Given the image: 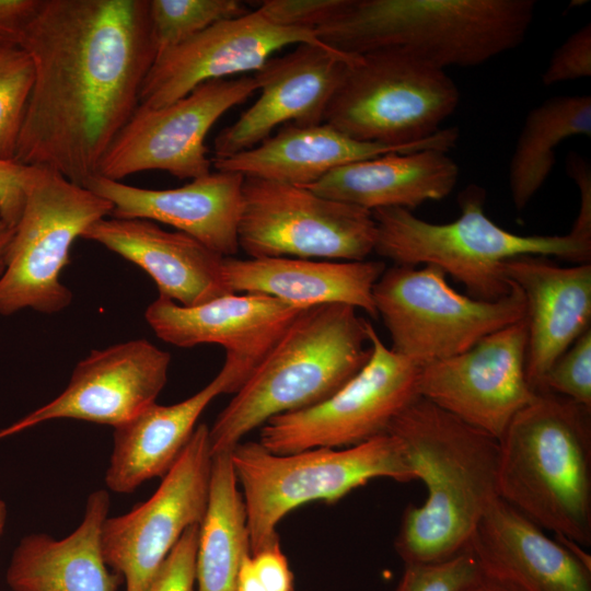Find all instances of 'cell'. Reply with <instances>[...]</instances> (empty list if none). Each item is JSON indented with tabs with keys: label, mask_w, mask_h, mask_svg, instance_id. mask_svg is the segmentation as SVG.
Masks as SVG:
<instances>
[{
	"label": "cell",
	"mask_w": 591,
	"mask_h": 591,
	"mask_svg": "<svg viewBox=\"0 0 591 591\" xmlns=\"http://www.w3.org/2000/svg\"><path fill=\"white\" fill-rule=\"evenodd\" d=\"M447 153L438 149L386 153L340 166L306 188L370 211L389 207L412 211L452 193L459 166Z\"/></svg>",
	"instance_id": "26"
},
{
	"label": "cell",
	"mask_w": 591,
	"mask_h": 591,
	"mask_svg": "<svg viewBox=\"0 0 591 591\" xmlns=\"http://www.w3.org/2000/svg\"><path fill=\"white\" fill-rule=\"evenodd\" d=\"M352 55L321 44H299L280 57H270L254 78L258 100L213 141V159L248 150L281 124L313 126L324 123Z\"/></svg>",
	"instance_id": "19"
},
{
	"label": "cell",
	"mask_w": 591,
	"mask_h": 591,
	"mask_svg": "<svg viewBox=\"0 0 591 591\" xmlns=\"http://www.w3.org/2000/svg\"><path fill=\"white\" fill-rule=\"evenodd\" d=\"M479 571L475 557L465 548L443 561L405 565L394 591H462Z\"/></svg>",
	"instance_id": "34"
},
{
	"label": "cell",
	"mask_w": 591,
	"mask_h": 591,
	"mask_svg": "<svg viewBox=\"0 0 591 591\" xmlns=\"http://www.w3.org/2000/svg\"><path fill=\"white\" fill-rule=\"evenodd\" d=\"M577 136H591L590 95L554 96L528 113L508 171L515 209L525 208L552 173L556 148Z\"/></svg>",
	"instance_id": "30"
},
{
	"label": "cell",
	"mask_w": 591,
	"mask_h": 591,
	"mask_svg": "<svg viewBox=\"0 0 591 591\" xmlns=\"http://www.w3.org/2000/svg\"><path fill=\"white\" fill-rule=\"evenodd\" d=\"M13 234L14 228L9 225L0 213V278L7 267Z\"/></svg>",
	"instance_id": "43"
},
{
	"label": "cell",
	"mask_w": 591,
	"mask_h": 591,
	"mask_svg": "<svg viewBox=\"0 0 591 591\" xmlns=\"http://www.w3.org/2000/svg\"><path fill=\"white\" fill-rule=\"evenodd\" d=\"M542 391L591 408V327L553 363L543 378Z\"/></svg>",
	"instance_id": "33"
},
{
	"label": "cell",
	"mask_w": 591,
	"mask_h": 591,
	"mask_svg": "<svg viewBox=\"0 0 591 591\" xmlns=\"http://www.w3.org/2000/svg\"><path fill=\"white\" fill-rule=\"evenodd\" d=\"M199 526L183 533L146 591H194Z\"/></svg>",
	"instance_id": "36"
},
{
	"label": "cell",
	"mask_w": 591,
	"mask_h": 591,
	"mask_svg": "<svg viewBox=\"0 0 591 591\" xmlns=\"http://www.w3.org/2000/svg\"><path fill=\"white\" fill-rule=\"evenodd\" d=\"M247 553L246 512L230 451L217 453L212 455L208 505L199 526L196 591H237Z\"/></svg>",
	"instance_id": "29"
},
{
	"label": "cell",
	"mask_w": 591,
	"mask_h": 591,
	"mask_svg": "<svg viewBox=\"0 0 591 591\" xmlns=\"http://www.w3.org/2000/svg\"><path fill=\"white\" fill-rule=\"evenodd\" d=\"M246 512L250 551L279 542L277 526L312 501L333 503L379 477L416 480L399 441L386 432L362 443L276 454L256 441L230 451Z\"/></svg>",
	"instance_id": "8"
},
{
	"label": "cell",
	"mask_w": 591,
	"mask_h": 591,
	"mask_svg": "<svg viewBox=\"0 0 591 591\" xmlns=\"http://www.w3.org/2000/svg\"><path fill=\"white\" fill-rule=\"evenodd\" d=\"M250 12L239 0H149L157 56L221 21ZM157 58V57H155Z\"/></svg>",
	"instance_id": "31"
},
{
	"label": "cell",
	"mask_w": 591,
	"mask_h": 591,
	"mask_svg": "<svg viewBox=\"0 0 591 591\" xmlns=\"http://www.w3.org/2000/svg\"><path fill=\"white\" fill-rule=\"evenodd\" d=\"M321 43L314 31L279 26L255 9L158 55L143 81L139 105L171 104L207 81L257 71L282 47Z\"/></svg>",
	"instance_id": "18"
},
{
	"label": "cell",
	"mask_w": 591,
	"mask_h": 591,
	"mask_svg": "<svg viewBox=\"0 0 591 591\" xmlns=\"http://www.w3.org/2000/svg\"><path fill=\"white\" fill-rule=\"evenodd\" d=\"M243 182L240 174L215 170L177 188H141L100 175L84 187L112 202V218L167 224L230 257L239 251Z\"/></svg>",
	"instance_id": "21"
},
{
	"label": "cell",
	"mask_w": 591,
	"mask_h": 591,
	"mask_svg": "<svg viewBox=\"0 0 591 591\" xmlns=\"http://www.w3.org/2000/svg\"><path fill=\"white\" fill-rule=\"evenodd\" d=\"M375 239L368 209L306 187L244 177L237 240L251 258L364 260Z\"/></svg>",
	"instance_id": "11"
},
{
	"label": "cell",
	"mask_w": 591,
	"mask_h": 591,
	"mask_svg": "<svg viewBox=\"0 0 591 591\" xmlns=\"http://www.w3.org/2000/svg\"><path fill=\"white\" fill-rule=\"evenodd\" d=\"M43 0H0V46L19 45Z\"/></svg>",
	"instance_id": "40"
},
{
	"label": "cell",
	"mask_w": 591,
	"mask_h": 591,
	"mask_svg": "<svg viewBox=\"0 0 591 591\" xmlns=\"http://www.w3.org/2000/svg\"><path fill=\"white\" fill-rule=\"evenodd\" d=\"M255 91L254 76H242L207 81L161 107L138 105L102 158L96 175L121 181L158 170L192 181L209 174L212 161L205 143L209 130Z\"/></svg>",
	"instance_id": "13"
},
{
	"label": "cell",
	"mask_w": 591,
	"mask_h": 591,
	"mask_svg": "<svg viewBox=\"0 0 591 591\" xmlns=\"http://www.w3.org/2000/svg\"><path fill=\"white\" fill-rule=\"evenodd\" d=\"M534 10L533 0H348L314 32L347 55L401 49L445 70L479 66L517 48Z\"/></svg>",
	"instance_id": "4"
},
{
	"label": "cell",
	"mask_w": 591,
	"mask_h": 591,
	"mask_svg": "<svg viewBox=\"0 0 591 591\" xmlns=\"http://www.w3.org/2000/svg\"><path fill=\"white\" fill-rule=\"evenodd\" d=\"M140 267L159 297L195 306L231 293L222 275L224 256L181 231L163 230L146 219L103 218L81 235Z\"/></svg>",
	"instance_id": "23"
},
{
	"label": "cell",
	"mask_w": 591,
	"mask_h": 591,
	"mask_svg": "<svg viewBox=\"0 0 591 591\" xmlns=\"http://www.w3.org/2000/svg\"><path fill=\"white\" fill-rule=\"evenodd\" d=\"M525 318L456 356L421 367L419 395L500 440L515 414L536 395L526 372Z\"/></svg>",
	"instance_id": "15"
},
{
	"label": "cell",
	"mask_w": 591,
	"mask_h": 591,
	"mask_svg": "<svg viewBox=\"0 0 591 591\" xmlns=\"http://www.w3.org/2000/svg\"><path fill=\"white\" fill-rule=\"evenodd\" d=\"M301 311L269 296L227 293L195 306L159 297L148 305L144 317L167 344L222 346V370L235 394Z\"/></svg>",
	"instance_id": "17"
},
{
	"label": "cell",
	"mask_w": 591,
	"mask_h": 591,
	"mask_svg": "<svg viewBox=\"0 0 591 591\" xmlns=\"http://www.w3.org/2000/svg\"><path fill=\"white\" fill-rule=\"evenodd\" d=\"M499 443V498L543 530L590 546L591 408L537 392Z\"/></svg>",
	"instance_id": "5"
},
{
	"label": "cell",
	"mask_w": 591,
	"mask_h": 591,
	"mask_svg": "<svg viewBox=\"0 0 591 591\" xmlns=\"http://www.w3.org/2000/svg\"><path fill=\"white\" fill-rule=\"evenodd\" d=\"M40 169L42 166L0 158V213L14 229L22 216L28 190Z\"/></svg>",
	"instance_id": "38"
},
{
	"label": "cell",
	"mask_w": 591,
	"mask_h": 591,
	"mask_svg": "<svg viewBox=\"0 0 591 591\" xmlns=\"http://www.w3.org/2000/svg\"><path fill=\"white\" fill-rule=\"evenodd\" d=\"M347 3L348 0H265L256 10L279 26L315 31L341 13Z\"/></svg>",
	"instance_id": "35"
},
{
	"label": "cell",
	"mask_w": 591,
	"mask_h": 591,
	"mask_svg": "<svg viewBox=\"0 0 591 591\" xmlns=\"http://www.w3.org/2000/svg\"><path fill=\"white\" fill-rule=\"evenodd\" d=\"M111 506L105 489L91 493L79 526L55 540L45 533L25 535L14 548L5 572L12 591H117L124 578L109 569L101 532Z\"/></svg>",
	"instance_id": "25"
},
{
	"label": "cell",
	"mask_w": 591,
	"mask_h": 591,
	"mask_svg": "<svg viewBox=\"0 0 591 591\" xmlns=\"http://www.w3.org/2000/svg\"><path fill=\"white\" fill-rule=\"evenodd\" d=\"M170 352L144 338L91 350L53 401L0 430V439L54 419H77L114 428L157 397L167 381Z\"/></svg>",
	"instance_id": "16"
},
{
	"label": "cell",
	"mask_w": 591,
	"mask_h": 591,
	"mask_svg": "<svg viewBox=\"0 0 591 591\" xmlns=\"http://www.w3.org/2000/svg\"><path fill=\"white\" fill-rule=\"evenodd\" d=\"M7 518H8L7 503L2 499H0V537L4 531Z\"/></svg>",
	"instance_id": "44"
},
{
	"label": "cell",
	"mask_w": 591,
	"mask_h": 591,
	"mask_svg": "<svg viewBox=\"0 0 591 591\" xmlns=\"http://www.w3.org/2000/svg\"><path fill=\"white\" fill-rule=\"evenodd\" d=\"M229 375L221 369L190 397L173 405L153 403L115 427L105 474L107 488L129 494L151 478L163 477L183 452L202 412L218 395L231 393Z\"/></svg>",
	"instance_id": "27"
},
{
	"label": "cell",
	"mask_w": 591,
	"mask_h": 591,
	"mask_svg": "<svg viewBox=\"0 0 591 591\" xmlns=\"http://www.w3.org/2000/svg\"><path fill=\"white\" fill-rule=\"evenodd\" d=\"M460 102L445 70L401 49L352 55L324 123L363 142L448 152L455 127L440 128Z\"/></svg>",
	"instance_id": "7"
},
{
	"label": "cell",
	"mask_w": 591,
	"mask_h": 591,
	"mask_svg": "<svg viewBox=\"0 0 591 591\" xmlns=\"http://www.w3.org/2000/svg\"><path fill=\"white\" fill-rule=\"evenodd\" d=\"M591 76V24L573 32L555 49L542 74L544 85Z\"/></svg>",
	"instance_id": "37"
},
{
	"label": "cell",
	"mask_w": 591,
	"mask_h": 591,
	"mask_svg": "<svg viewBox=\"0 0 591 591\" xmlns=\"http://www.w3.org/2000/svg\"><path fill=\"white\" fill-rule=\"evenodd\" d=\"M501 273L524 297L525 372L538 392L553 363L591 327V264L561 267L549 257L523 255L505 260Z\"/></svg>",
	"instance_id": "22"
},
{
	"label": "cell",
	"mask_w": 591,
	"mask_h": 591,
	"mask_svg": "<svg viewBox=\"0 0 591 591\" xmlns=\"http://www.w3.org/2000/svg\"><path fill=\"white\" fill-rule=\"evenodd\" d=\"M462 591H519L515 588L491 578L482 571Z\"/></svg>",
	"instance_id": "42"
},
{
	"label": "cell",
	"mask_w": 591,
	"mask_h": 591,
	"mask_svg": "<svg viewBox=\"0 0 591 591\" xmlns=\"http://www.w3.org/2000/svg\"><path fill=\"white\" fill-rule=\"evenodd\" d=\"M251 558L266 591H293V575L279 542L251 554Z\"/></svg>",
	"instance_id": "39"
},
{
	"label": "cell",
	"mask_w": 591,
	"mask_h": 591,
	"mask_svg": "<svg viewBox=\"0 0 591 591\" xmlns=\"http://www.w3.org/2000/svg\"><path fill=\"white\" fill-rule=\"evenodd\" d=\"M212 454L209 427L199 424L155 493L129 512L107 517L101 532L105 563L125 591H146L183 533L204 520Z\"/></svg>",
	"instance_id": "14"
},
{
	"label": "cell",
	"mask_w": 591,
	"mask_h": 591,
	"mask_svg": "<svg viewBox=\"0 0 591 591\" xmlns=\"http://www.w3.org/2000/svg\"><path fill=\"white\" fill-rule=\"evenodd\" d=\"M580 547L552 538L499 497L466 546L483 573L519 591H591V560Z\"/></svg>",
	"instance_id": "20"
},
{
	"label": "cell",
	"mask_w": 591,
	"mask_h": 591,
	"mask_svg": "<svg viewBox=\"0 0 591 591\" xmlns=\"http://www.w3.org/2000/svg\"><path fill=\"white\" fill-rule=\"evenodd\" d=\"M402 444L427 490L403 514L395 551L404 565L450 559L463 552L498 496L500 443L419 396L387 431Z\"/></svg>",
	"instance_id": "2"
},
{
	"label": "cell",
	"mask_w": 591,
	"mask_h": 591,
	"mask_svg": "<svg viewBox=\"0 0 591 591\" xmlns=\"http://www.w3.org/2000/svg\"><path fill=\"white\" fill-rule=\"evenodd\" d=\"M432 265H394L373 288V302L391 337V349L422 367L456 356L485 336L525 316L524 297L512 283L498 301L454 290Z\"/></svg>",
	"instance_id": "9"
},
{
	"label": "cell",
	"mask_w": 591,
	"mask_h": 591,
	"mask_svg": "<svg viewBox=\"0 0 591 591\" xmlns=\"http://www.w3.org/2000/svg\"><path fill=\"white\" fill-rule=\"evenodd\" d=\"M408 151L415 150L359 141L322 123L289 125L248 150L211 161L216 171L308 187L340 166Z\"/></svg>",
	"instance_id": "28"
},
{
	"label": "cell",
	"mask_w": 591,
	"mask_h": 591,
	"mask_svg": "<svg viewBox=\"0 0 591 591\" xmlns=\"http://www.w3.org/2000/svg\"><path fill=\"white\" fill-rule=\"evenodd\" d=\"M371 355L363 368L326 401L275 416L259 443L276 454L340 449L386 433L393 419L419 395L421 367L386 347L369 322Z\"/></svg>",
	"instance_id": "12"
},
{
	"label": "cell",
	"mask_w": 591,
	"mask_h": 591,
	"mask_svg": "<svg viewBox=\"0 0 591 591\" xmlns=\"http://www.w3.org/2000/svg\"><path fill=\"white\" fill-rule=\"evenodd\" d=\"M112 210L107 199L42 167L28 190L0 278V314L25 309L44 314L65 310L72 292L59 278L69 263L70 248Z\"/></svg>",
	"instance_id": "10"
},
{
	"label": "cell",
	"mask_w": 591,
	"mask_h": 591,
	"mask_svg": "<svg viewBox=\"0 0 591 591\" xmlns=\"http://www.w3.org/2000/svg\"><path fill=\"white\" fill-rule=\"evenodd\" d=\"M20 46L34 83L14 160L84 186L155 60L149 0H43Z\"/></svg>",
	"instance_id": "1"
},
{
	"label": "cell",
	"mask_w": 591,
	"mask_h": 591,
	"mask_svg": "<svg viewBox=\"0 0 591 591\" xmlns=\"http://www.w3.org/2000/svg\"><path fill=\"white\" fill-rule=\"evenodd\" d=\"M485 189L470 185L459 195L454 221L432 223L397 207L372 210L376 225L374 252L399 266L432 265L466 288L467 296L498 301L512 289L501 264L513 257H557L590 263L591 234L573 229L564 235H520L507 231L485 212Z\"/></svg>",
	"instance_id": "6"
},
{
	"label": "cell",
	"mask_w": 591,
	"mask_h": 591,
	"mask_svg": "<svg viewBox=\"0 0 591 591\" xmlns=\"http://www.w3.org/2000/svg\"><path fill=\"white\" fill-rule=\"evenodd\" d=\"M237 591H266L253 569L251 553L243 558L237 578Z\"/></svg>",
	"instance_id": "41"
},
{
	"label": "cell",
	"mask_w": 591,
	"mask_h": 591,
	"mask_svg": "<svg viewBox=\"0 0 591 591\" xmlns=\"http://www.w3.org/2000/svg\"><path fill=\"white\" fill-rule=\"evenodd\" d=\"M386 269L382 260L337 262L296 257H224L222 275L231 293L276 298L305 310L346 304L376 318L373 288Z\"/></svg>",
	"instance_id": "24"
},
{
	"label": "cell",
	"mask_w": 591,
	"mask_h": 591,
	"mask_svg": "<svg viewBox=\"0 0 591 591\" xmlns=\"http://www.w3.org/2000/svg\"><path fill=\"white\" fill-rule=\"evenodd\" d=\"M34 83L30 55L19 45L0 46V158L14 160Z\"/></svg>",
	"instance_id": "32"
},
{
	"label": "cell",
	"mask_w": 591,
	"mask_h": 591,
	"mask_svg": "<svg viewBox=\"0 0 591 591\" xmlns=\"http://www.w3.org/2000/svg\"><path fill=\"white\" fill-rule=\"evenodd\" d=\"M357 311L339 303L301 311L209 428L211 454L275 416L326 401L355 376L372 350Z\"/></svg>",
	"instance_id": "3"
}]
</instances>
